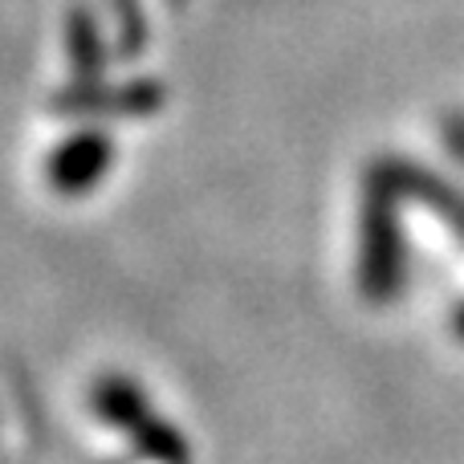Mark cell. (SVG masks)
<instances>
[{
  "mask_svg": "<svg viewBox=\"0 0 464 464\" xmlns=\"http://www.w3.org/2000/svg\"><path fill=\"white\" fill-rule=\"evenodd\" d=\"M460 334H464V314H460Z\"/></svg>",
  "mask_w": 464,
  "mask_h": 464,
  "instance_id": "6da1fadb",
  "label": "cell"
}]
</instances>
